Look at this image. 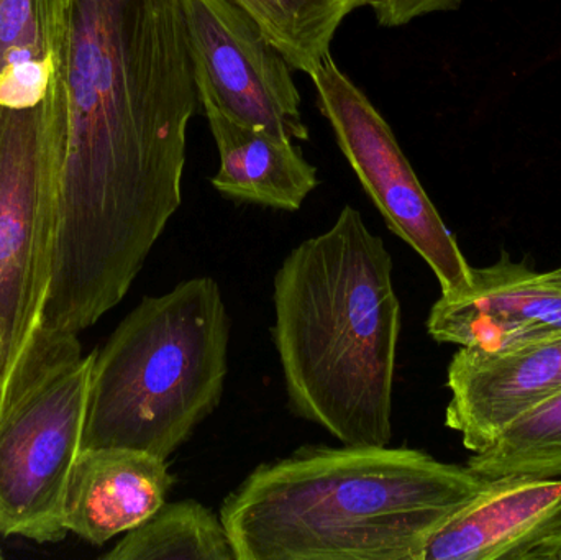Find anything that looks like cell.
<instances>
[{
    "label": "cell",
    "instance_id": "obj_9",
    "mask_svg": "<svg viewBox=\"0 0 561 560\" xmlns=\"http://www.w3.org/2000/svg\"><path fill=\"white\" fill-rule=\"evenodd\" d=\"M448 430L477 454L561 393V334L501 351L460 347L447 374Z\"/></svg>",
    "mask_w": 561,
    "mask_h": 560
},
{
    "label": "cell",
    "instance_id": "obj_4",
    "mask_svg": "<svg viewBox=\"0 0 561 560\" xmlns=\"http://www.w3.org/2000/svg\"><path fill=\"white\" fill-rule=\"evenodd\" d=\"M230 319L216 279L147 296L95 352L81 450L128 447L168 460L219 407Z\"/></svg>",
    "mask_w": 561,
    "mask_h": 560
},
{
    "label": "cell",
    "instance_id": "obj_15",
    "mask_svg": "<svg viewBox=\"0 0 561 560\" xmlns=\"http://www.w3.org/2000/svg\"><path fill=\"white\" fill-rule=\"evenodd\" d=\"M104 560H237L220 515L196 500L164 503Z\"/></svg>",
    "mask_w": 561,
    "mask_h": 560
},
{
    "label": "cell",
    "instance_id": "obj_13",
    "mask_svg": "<svg viewBox=\"0 0 561 560\" xmlns=\"http://www.w3.org/2000/svg\"><path fill=\"white\" fill-rule=\"evenodd\" d=\"M219 150L210 180L217 193L237 203L296 213L319 186L317 168L294 140L243 127L207 101H199Z\"/></svg>",
    "mask_w": 561,
    "mask_h": 560
},
{
    "label": "cell",
    "instance_id": "obj_16",
    "mask_svg": "<svg viewBox=\"0 0 561 560\" xmlns=\"http://www.w3.org/2000/svg\"><path fill=\"white\" fill-rule=\"evenodd\" d=\"M242 7L296 71L312 75L346 16L371 0H232Z\"/></svg>",
    "mask_w": 561,
    "mask_h": 560
},
{
    "label": "cell",
    "instance_id": "obj_3",
    "mask_svg": "<svg viewBox=\"0 0 561 560\" xmlns=\"http://www.w3.org/2000/svg\"><path fill=\"white\" fill-rule=\"evenodd\" d=\"M290 410L346 446H389L401 302L385 240L343 206L290 250L273 283Z\"/></svg>",
    "mask_w": 561,
    "mask_h": 560
},
{
    "label": "cell",
    "instance_id": "obj_7",
    "mask_svg": "<svg viewBox=\"0 0 561 560\" xmlns=\"http://www.w3.org/2000/svg\"><path fill=\"white\" fill-rule=\"evenodd\" d=\"M310 79L320 114L329 121L340 151L386 226L431 266L442 295L465 292L473 266L425 193L391 125L339 68L332 53Z\"/></svg>",
    "mask_w": 561,
    "mask_h": 560
},
{
    "label": "cell",
    "instance_id": "obj_11",
    "mask_svg": "<svg viewBox=\"0 0 561 560\" xmlns=\"http://www.w3.org/2000/svg\"><path fill=\"white\" fill-rule=\"evenodd\" d=\"M167 460L128 447L79 450L62 496L68 533L102 546L147 522L167 503Z\"/></svg>",
    "mask_w": 561,
    "mask_h": 560
},
{
    "label": "cell",
    "instance_id": "obj_17",
    "mask_svg": "<svg viewBox=\"0 0 561 560\" xmlns=\"http://www.w3.org/2000/svg\"><path fill=\"white\" fill-rule=\"evenodd\" d=\"M468 467L484 479L501 476L561 477V393L511 424L494 444L473 454Z\"/></svg>",
    "mask_w": 561,
    "mask_h": 560
},
{
    "label": "cell",
    "instance_id": "obj_5",
    "mask_svg": "<svg viewBox=\"0 0 561 560\" xmlns=\"http://www.w3.org/2000/svg\"><path fill=\"white\" fill-rule=\"evenodd\" d=\"M66 128L59 68L38 104L0 107V416L26 380L42 329Z\"/></svg>",
    "mask_w": 561,
    "mask_h": 560
},
{
    "label": "cell",
    "instance_id": "obj_6",
    "mask_svg": "<svg viewBox=\"0 0 561 560\" xmlns=\"http://www.w3.org/2000/svg\"><path fill=\"white\" fill-rule=\"evenodd\" d=\"M95 352L68 339L33 368L0 416V536L59 542L62 496L81 450Z\"/></svg>",
    "mask_w": 561,
    "mask_h": 560
},
{
    "label": "cell",
    "instance_id": "obj_12",
    "mask_svg": "<svg viewBox=\"0 0 561 560\" xmlns=\"http://www.w3.org/2000/svg\"><path fill=\"white\" fill-rule=\"evenodd\" d=\"M560 515L561 477H494L435 529L421 560H519Z\"/></svg>",
    "mask_w": 561,
    "mask_h": 560
},
{
    "label": "cell",
    "instance_id": "obj_8",
    "mask_svg": "<svg viewBox=\"0 0 561 560\" xmlns=\"http://www.w3.org/2000/svg\"><path fill=\"white\" fill-rule=\"evenodd\" d=\"M197 99L243 127L307 141L293 66L232 0H181Z\"/></svg>",
    "mask_w": 561,
    "mask_h": 560
},
{
    "label": "cell",
    "instance_id": "obj_20",
    "mask_svg": "<svg viewBox=\"0 0 561 560\" xmlns=\"http://www.w3.org/2000/svg\"><path fill=\"white\" fill-rule=\"evenodd\" d=\"M546 275L549 276V278L561 283V266L560 268L552 270V272H546Z\"/></svg>",
    "mask_w": 561,
    "mask_h": 560
},
{
    "label": "cell",
    "instance_id": "obj_19",
    "mask_svg": "<svg viewBox=\"0 0 561 560\" xmlns=\"http://www.w3.org/2000/svg\"><path fill=\"white\" fill-rule=\"evenodd\" d=\"M519 560H561V515L519 556Z\"/></svg>",
    "mask_w": 561,
    "mask_h": 560
},
{
    "label": "cell",
    "instance_id": "obj_10",
    "mask_svg": "<svg viewBox=\"0 0 561 560\" xmlns=\"http://www.w3.org/2000/svg\"><path fill=\"white\" fill-rule=\"evenodd\" d=\"M435 342L501 351L561 334V283L507 252L484 268H471V285L442 295L427 318Z\"/></svg>",
    "mask_w": 561,
    "mask_h": 560
},
{
    "label": "cell",
    "instance_id": "obj_1",
    "mask_svg": "<svg viewBox=\"0 0 561 560\" xmlns=\"http://www.w3.org/2000/svg\"><path fill=\"white\" fill-rule=\"evenodd\" d=\"M51 279L39 335L78 338L127 295L183 203L197 89L181 0H66Z\"/></svg>",
    "mask_w": 561,
    "mask_h": 560
},
{
    "label": "cell",
    "instance_id": "obj_21",
    "mask_svg": "<svg viewBox=\"0 0 561 560\" xmlns=\"http://www.w3.org/2000/svg\"><path fill=\"white\" fill-rule=\"evenodd\" d=\"M2 558H3V556H2V551H0V559H2Z\"/></svg>",
    "mask_w": 561,
    "mask_h": 560
},
{
    "label": "cell",
    "instance_id": "obj_14",
    "mask_svg": "<svg viewBox=\"0 0 561 560\" xmlns=\"http://www.w3.org/2000/svg\"><path fill=\"white\" fill-rule=\"evenodd\" d=\"M66 0H0V107L38 104L58 69Z\"/></svg>",
    "mask_w": 561,
    "mask_h": 560
},
{
    "label": "cell",
    "instance_id": "obj_2",
    "mask_svg": "<svg viewBox=\"0 0 561 560\" xmlns=\"http://www.w3.org/2000/svg\"><path fill=\"white\" fill-rule=\"evenodd\" d=\"M488 479L409 447H302L220 510L237 560H421Z\"/></svg>",
    "mask_w": 561,
    "mask_h": 560
},
{
    "label": "cell",
    "instance_id": "obj_18",
    "mask_svg": "<svg viewBox=\"0 0 561 560\" xmlns=\"http://www.w3.org/2000/svg\"><path fill=\"white\" fill-rule=\"evenodd\" d=\"M463 0H371L376 22L385 28L408 25L419 16L457 10Z\"/></svg>",
    "mask_w": 561,
    "mask_h": 560
}]
</instances>
